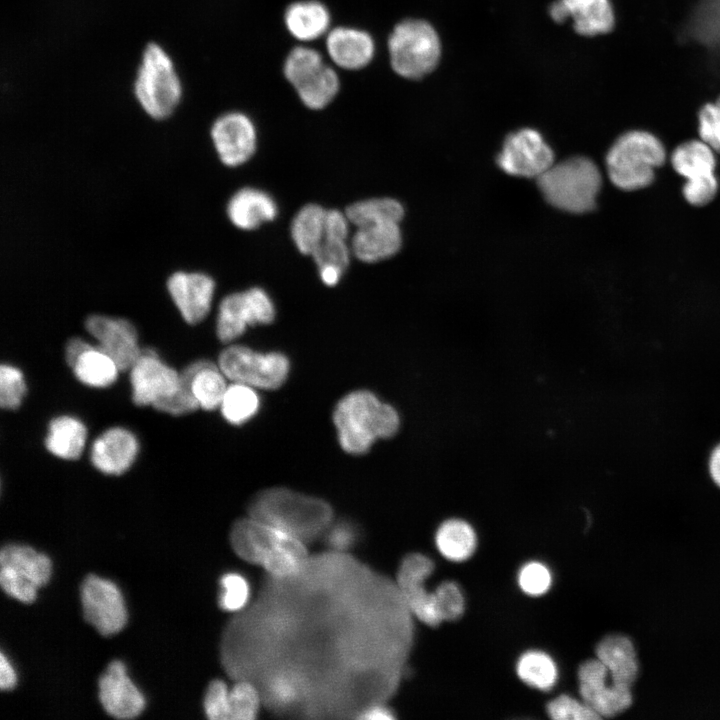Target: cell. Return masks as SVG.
Listing matches in <instances>:
<instances>
[{"instance_id":"cell-1","label":"cell","mask_w":720,"mask_h":720,"mask_svg":"<svg viewBox=\"0 0 720 720\" xmlns=\"http://www.w3.org/2000/svg\"><path fill=\"white\" fill-rule=\"evenodd\" d=\"M231 543L240 557L262 565L276 577L296 576L307 560V550L299 537L255 518L234 525Z\"/></svg>"},{"instance_id":"cell-2","label":"cell","mask_w":720,"mask_h":720,"mask_svg":"<svg viewBox=\"0 0 720 720\" xmlns=\"http://www.w3.org/2000/svg\"><path fill=\"white\" fill-rule=\"evenodd\" d=\"M333 421L342 449L350 454L367 452L376 439L394 436L400 425L394 407L364 390L343 397L335 407Z\"/></svg>"},{"instance_id":"cell-3","label":"cell","mask_w":720,"mask_h":720,"mask_svg":"<svg viewBox=\"0 0 720 720\" xmlns=\"http://www.w3.org/2000/svg\"><path fill=\"white\" fill-rule=\"evenodd\" d=\"M141 109L154 120L170 117L183 97V84L167 50L157 42L144 47L133 81Z\"/></svg>"},{"instance_id":"cell-4","label":"cell","mask_w":720,"mask_h":720,"mask_svg":"<svg viewBox=\"0 0 720 720\" xmlns=\"http://www.w3.org/2000/svg\"><path fill=\"white\" fill-rule=\"evenodd\" d=\"M537 182L552 206L570 213H586L596 206L602 177L592 160L575 156L553 163Z\"/></svg>"},{"instance_id":"cell-5","label":"cell","mask_w":720,"mask_h":720,"mask_svg":"<svg viewBox=\"0 0 720 720\" xmlns=\"http://www.w3.org/2000/svg\"><path fill=\"white\" fill-rule=\"evenodd\" d=\"M250 514L301 539L326 526L332 511L319 499L276 488L258 494L250 505Z\"/></svg>"},{"instance_id":"cell-6","label":"cell","mask_w":720,"mask_h":720,"mask_svg":"<svg viewBox=\"0 0 720 720\" xmlns=\"http://www.w3.org/2000/svg\"><path fill=\"white\" fill-rule=\"evenodd\" d=\"M665 149L653 134L633 130L621 135L606 157L611 182L621 190L634 191L649 186L654 169L665 162Z\"/></svg>"},{"instance_id":"cell-7","label":"cell","mask_w":720,"mask_h":720,"mask_svg":"<svg viewBox=\"0 0 720 720\" xmlns=\"http://www.w3.org/2000/svg\"><path fill=\"white\" fill-rule=\"evenodd\" d=\"M442 46L436 29L423 19L409 18L397 23L388 38L393 71L405 79H420L437 67Z\"/></svg>"},{"instance_id":"cell-8","label":"cell","mask_w":720,"mask_h":720,"mask_svg":"<svg viewBox=\"0 0 720 720\" xmlns=\"http://www.w3.org/2000/svg\"><path fill=\"white\" fill-rule=\"evenodd\" d=\"M0 584L10 597L32 603L37 590L51 576L52 564L48 556L25 545L8 544L0 553Z\"/></svg>"},{"instance_id":"cell-9","label":"cell","mask_w":720,"mask_h":720,"mask_svg":"<svg viewBox=\"0 0 720 720\" xmlns=\"http://www.w3.org/2000/svg\"><path fill=\"white\" fill-rule=\"evenodd\" d=\"M218 367L233 382L276 389L288 376L289 360L282 353L262 354L245 346L231 345L219 355Z\"/></svg>"},{"instance_id":"cell-10","label":"cell","mask_w":720,"mask_h":720,"mask_svg":"<svg viewBox=\"0 0 720 720\" xmlns=\"http://www.w3.org/2000/svg\"><path fill=\"white\" fill-rule=\"evenodd\" d=\"M714 152L702 140H692L680 144L672 153L673 168L687 180L682 191L691 205L708 204L718 191V181L714 174L716 167Z\"/></svg>"},{"instance_id":"cell-11","label":"cell","mask_w":720,"mask_h":720,"mask_svg":"<svg viewBox=\"0 0 720 720\" xmlns=\"http://www.w3.org/2000/svg\"><path fill=\"white\" fill-rule=\"evenodd\" d=\"M275 313L272 299L262 288L231 293L219 304L217 336L223 343H229L240 337L248 326L271 323Z\"/></svg>"},{"instance_id":"cell-12","label":"cell","mask_w":720,"mask_h":720,"mask_svg":"<svg viewBox=\"0 0 720 720\" xmlns=\"http://www.w3.org/2000/svg\"><path fill=\"white\" fill-rule=\"evenodd\" d=\"M553 163L551 147L532 128H523L508 135L497 156V164L504 172L526 178H538Z\"/></svg>"},{"instance_id":"cell-13","label":"cell","mask_w":720,"mask_h":720,"mask_svg":"<svg viewBox=\"0 0 720 720\" xmlns=\"http://www.w3.org/2000/svg\"><path fill=\"white\" fill-rule=\"evenodd\" d=\"M81 603L85 620L104 636L119 632L126 624L123 596L107 579L88 575L81 585Z\"/></svg>"},{"instance_id":"cell-14","label":"cell","mask_w":720,"mask_h":720,"mask_svg":"<svg viewBox=\"0 0 720 720\" xmlns=\"http://www.w3.org/2000/svg\"><path fill=\"white\" fill-rule=\"evenodd\" d=\"M131 397L137 406H154L172 397L180 386V372L152 349L142 352L129 370Z\"/></svg>"},{"instance_id":"cell-15","label":"cell","mask_w":720,"mask_h":720,"mask_svg":"<svg viewBox=\"0 0 720 720\" xmlns=\"http://www.w3.org/2000/svg\"><path fill=\"white\" fill-rule=\"evenodd\" d=\"M578 681L582 701L600 718L614 717L632 705V689L614 684L597 658L588 659L579 666Z\"/></svg>"},{"instance_id":"cell-16","label":"cell","mask_w":720,"mask_h":720,"mask_svg":"<svg viewBox=\"0 0 720 720\" xmlns=\"http://www.w3.org/2000/svg\"><path fill=\"white\" fill-rule=\"evenodd\" d=\"M210 136L220 161L226 166L242 165L255 153L257 131L245 113L231 111L222 114L213 122Z\"/></svg>"},{"instance_id":"cell-17","label":"cell","mask_w":720,"mask_h":720,"mask_svg":"<svg viewBox=\"0 0 720 720\" xmlns=\"http://www.w3.org/2000/svg\"><path fill=\"white\" fill-rule=\"evenodd\" d=\"M85 328L120 371L130 370L142 352L136 327L125 318L93 314L86 318Z\"/></svg>"},{"instance_id":"cell-18","label":"cell","mask_w":720,"mask_h":720,"mask_svg":"<svg viewBox=\"0 0 720 720\" xmlns=\"http://www.w3.org/2000/svg\"><path fill=\"white\" fill-rule=\"evenodd\" d=\"M433 570L434 564L430 558L412 553L403 559L397 575L398 588L410 612L429 626H437L442 622L434 592H428L424 587L425 579Z\"/></svg>"},{"instance_id":"cell-19","label":"cell","mask_w":720,"mask_h":720,"mask_svg":"<svg viewBox=\"0 0 720 720\" xmlns=\"http://www.w3.org/2000/svg\"><path fill=\"white\" fill-rule=\"evenodd\" d=\"M167 290L183 320L195 325L210 312L215 281L203 272L177 271L169 276Z\"/></svg>"},{"instance_id":"cell-20","label":"cell","mask_w":720,"mask_h":720,"mask_svg":"<svg viewBox=\"0 0 720 720\" xmlns=\"http://www.w3.org/2000/svg\"><path fill=\"white\" fill-rule=\"evenodd\" d=\"M99 699L106 712L119 719L134 718L145 707L142 693L118 660L112 661L99 679Z\"/></svg>"},{"instance_id":"cell-21","label":"cell","mask_w":720,"mask_h":720,"mask_svg":"<svg viewBox=\"0 0 720 720\" xmlns=\"http://www.w3.org/2000/svg\"><path fill=\"white\" fill-rule=\"evenodd\" d=\"M139 452L137 437L124 427H111L92 443L90 460L101 473L119 476L130 469Z\"/></svg>"},{"instance_id":"cell-22","label":"cell","mask_w":720,"mask_h":720,"mask_svg":"<svg viewBox=\"0 0 720 720\" xmlns=\"http://www.w3.org/2000/svg\"><path fill=\"white\" fill-rule=\"evenodd\" d=\"M549 15L557 23L571 18L575 32L587 37L606 34L615 24L610 0H556Z\"/></svg>"},{"instance_id":"cell-23","label":"cell","mask_w":720,"mask_h":720,"mask_svg":"<svg viewBox=\"0 0 720 720\" xmlns=\"http://www.w3.org/2000/svg\"><path fill=\"white\" fill-rule=\"evenodd\" d=\"M325 48L333 64L344 70L366 67L375 55L373 37L365 30L338 26L325 36Z\"/></svg>"},{"instance_id":"cell-24","label":"cell","mask_w":720,"mask_h":720,"mask_svg":"<svg viewBox=\"0 0 720 720\" xmlns=\"http://www.w3.org/2000/svg\"><path fill=\"white\" fill-rule=\"evenodd\" d=\"M595 653L614 684L632 689L639 675V660L630 637L609 634L599 641Z\"/></svg>"},{"instance_id":"cell-25","label":"cell","mask_w":720,"mask_h":720,"mask_svg":"<svg viewBox=\"0 0 720 720\" xmlns=\"http://www.w3.org/2000/svg\"><path fill=\"white\" fill-rule=\"evenodd\" d=\"M398 222H384L357 227L352 236V254L362 262L374 263L394 256L402 244Z\"/></svg>"},{"instance_id":"cell-26","label":"cell","mask_w":720,"mask_h":720,"mask_svg":"<svg viewBox=\"0 0 720 720\" xmlns=\"http://www.w3.org/2000/svg\"><path fill=\"white\" fill-rule=\"evenodd\" d=\"M231 223L242 230H254L278 214L275 200L266 192L245 187L235 192L227 204Z\"/></svg>"},{"instance_id":"cell-27","label":"cell","mask_w":720,"mask_h":720,"mask_svg":"<svg viewBox=\"0 0 720 720\" xmlns=\"http://www.w3.org/2000/svg\"><path fill=\"white\" fill-rule=\"evenodd\" d=\"M284 24L295 39L310 42L326 36L331 29V15L322 2L301 0L291 3L286 8Z\"/></svg>"},{"instance_id":"cell-28","label":"cell","mask_w":720,"mask_h":720,"mask_svg":"<svg viewBox=\"0 0 720 720\" xmlns=\"http://www.w3.org/2000/svg\"><path fill=\"white\" fill-rule=\"evenodd\" d=\"M86 440L87 428L80 419L70 415H60L49 422L44 444L53 456L73 461L81 457Z\"/></svg>"},{"instance_id":"cell-29","label":"cell","mask_w":720,"mask_h":720,"mask_svg":"<svg viewBox=\"0 0 720 720\" xmlns=\"http://www.w3.org/2000/svg\"><path fill=\"white\" fill-rule=\"evenodd\" d=\"M76 379L92 388H106L114 384L120 369L113 358L98 345L89 346L71 367Z\"/></svg>"},{"instance_id":"cell-30","label":"cell","mask_w":720,"mask_h":720,"mask_svg":"<svg viewBox=\"0 0 720 720\" xmlns=\"http://www.w3.org/2000/svg\"><path fill=\"white\" fill-rule=\"evenodd\" d=\"M326 213L318 204H307L294 216L291 237L304 255H312L325 238Z\"/></svg>"},{"instance_id":"cell-31","label":"cell","mask_w":720,"mask_h":720,"mask_svg":"<svg viewBox=\"0 0 720 720\" xmlns=\"http://www.w3.org/2000/svg\"><path fill=\"white\" fill-rule=\"evenodd\" d=\"M435 541L439 552L452 561L468 559L476 547L473 528L460 519L443 522L437 530Z\"/></svg>"},{"instance_id":"cell-32","label":"cell","mask_w":720,"mask_h":720,"mask_svg":"<svg viewBox=\"0 0 720 720\" xmlns=\"http://www.w3.org/2000/svg\"><path fill=\"white\" fill-rule=\"evenodd\" d=\"M294 89L306 107L319 110L329 105L337 96L340 79L336 70L326 63Z\"/></svg>"},{"instance_id":"cell-33","label":"cell","mask_w":720,"mask_h":720,"mask_svg":"<svg viewBox=\"0 0 720 720\" xmlns=\"http://www.w3.org/2000/svg\"><path fill=\"white\" fill-rule=\"evenodd\" d=\"M351 224L357 227L398 222L404 216V208L400 202L392 198H372L351 204L345 211Z\"/></svg>"},{"instance_id":"cell-34","label":"cell","mask_w":720,"mask_h":720,"mask_svg":"<svg viewBox=\"0 0 720 720\" xmlns=\"http://www.w3.org/2000/svg\"><path fill=\"white\" fill-rule=\"evenodd\" d=\"M227 387L225 375L216 364L209 360H204L191 384L199 408L207 411L220 407Z\"/></svg>"},{"instance_id":"cell-35","label":"cell","mask_w":720,"mask_h":720,"mask_svg":"<svg viewBox=\"0 0 720 720\" xmlns=\"http://www.w3.org/2000/svg\"><path fill=\"white\" fill-rule=\"evenodd\" d=\"M253 388L236 382L227 387L219 408L228 423L242 425L257 413L260 399Z\"/></svg>"},{"instance_id":"cell-36","label":"cell","mask_w":720,"mask_h":720,"mask_svg":"<svg viewBox=\"0 0 720 720\" xmlns=\"http://www.w3.org/2000/svg\"><path fill=\"white\" fill-rule=\"evenodd\" d=\"M517 674L527 685L549 690L557 680V668L547 654L529 651L523 654L517 663Z\"/></svg>"},{"instance_id":"cell-37","label":"cell","mask_w":720,"mask_h":720,"mask_svg":"<svg viewBox=\"0 0 720 720\" xmlns=\"http://www.w3.org/2000/svg\"><path fill=\"white\" fill-rule=\"evenodd\" d=\"M326 62L322 54L309 46H296L286 56L283 74L295 88L321 69Z\"/></svg>"},{"instance_id":"cell-38","label":"cell","mask_w":720,"mask_h":720,"mask_svg":"<svg viewBox=\"0 0 720 720\" xmlns=\"http://www.w3.org/2000/svg\"><path fill=\"white\" fill-rule=\"evenodd\" d=\"M204 359L188 364L180 372V386L178 391L170 398L156 403L153 408L173 416L192 413L199 408L193 395L191 384L195 373L202 366Z\"/></svg>"},{"instance_id":"cell-39","label":"cell","mask_w":720,"mask_h":720,"mask_svg":"<svg viewBox=\"0 0 720 720\" xmlns=\"http://www.w3.org/2000/svg\"><path fill=\"white\" fill-rule=\"evenodd\" d=\"M27 388L23 372L11 364L0 367V405L5 410L18 409L26 395Z\"/></svg>"},{"instance_id":"cell-40","label":"cell","mask_w":720,"mask_h":720,"mask_svg":"<svg viewBox=\"0 0 720 720\" xmlns=\"http://www.w3.org/2000/svg\"><path fill=\"white\" fill-rule=\"evenodd\" d=\"M229 704V720H252L258 712L259 696L252 684L241 681L230 691Z\"/></svg>"},{"instance_id":"cell-41","label":"cell","mask_w":720,"mask_h":720,"mask_svg":"<svg viewBox=\"0 0 720 720\" xmlns=\"http://www.w3.org/2000/svg\"><path fill=\"white\" fill-rule=\"evenodd\" d=\"M221 593L219 605L225 611H237L247 602L249 585L246 579L237 573H228L220 580Z\"/></svg>"},{"instance_id":"cell-42","label":"cell","mask_w":720,"mask_h":720,"mask_svg":"<svg viewBox=\"0 0 720 720\" xmlns=\"http://www.w3.org/2000/svg\"><path fill=\"white\" fill-rule=\"evenodd\" d=\"M438 614L442 621L459 618L464 611V597L459 586L451 581L442 582L434 591Z\"/></svg>"},{"instance_id":"cell-43","label":"cell","mask_w":720,"mask_h":720,"mask_svg":"<svg viewBox=\"0 0 720 720\" xmlns=\"http://www.w3.org/2000/svg\"><path fill=\"white\" fill-rule=\"evenodd\" d=\"M547 713L555 720H590L600 717L583 701L560 695L547 704Z\"/></svg>"},{"instance_id":"cell-44","label":"cell","mask_w":720,"mask_h":720,"mask_svg":"<svg viewBox=\"0 0 720 720\" xmlns=\"http://www.w3.org/2000/svg\"><path fill=\"white\" fill-rule=\"evenodd\" d=\"M351 254V247L347 240L324 238L311 256L317 267L330 265L345 271L349 265Z\"/></svg>"},{"instance_id":"cell-45","label":"cell","mask_w":720,"mask_h":720,"mask_svg":"<svg viewBox=\"0 0 720 720\" xmlns=\"http://www.w3.org/2000/svg\"><path fill=\"white\" fill-rule=\"evenodd\" d=\"M698 119L701 140L720 153V96L701 108Z\"/></svg>"},{"instance_id":"cell-46","label":"cell","mask_w":720,"mask_h":720,"mask_svg":"<svg viewBox=\"0 0 720 720\" xmlns=\"http://www.w3.org/2000/svg\"><path fill=\"white\" fill-rule=\"evenodd\" d=\"M551 574L546 566L539 562L524 565L518 575L520 588L528 595L544 594L551 585Z\"/></svg>"},{"instance_id":"cell-47","label":"cell","mask_w":720,"mask_h":720,"mask_svg":"<svg viewBox=\"0 0 720 720\" xmlns=\"http://www.w3.org/2000/svg\"><path fill=\"white\" fill-rule=\"evenodd\" d=\"M229 694L230 691L223 681L213 680L209 684L204 698V710L209 719L229 720Z\"/></svg>"},{"instance_id":"cell-48","label":"cell","mask_w":720,"mask_h":720,"mask_svg":"<svg viewBox=\"0 0 720 720\" xmlns=\"http://www.w3.org/2000/svg\"><path fill=\"white\" fill-rule=\"evenodd\" d=\"M300 691V680L295 674L289 672H279L273 675L268 683L270 696L275 702L282 705L294 702Z\"/></svg>"},{"instance_id":"cell-49","label":"cell","mask_w":720,"mask_h":720,"mask_svg":"<svg viewBox=\"0 0 720 720\" xmlns=\"http://www.w3.org/2000/svg\"><path fill=\"white\" fill-rule=\"evenodd\" d=\"M350 221L346 215L336 209L327 210L325 222V238L347 240Z\"/></svg>"},{"instance_id":"cell-50","label":"cell","mask_w":720,"mask_h":720,"mask_svg":"<svg viewBox=\"0 0 720 720\" xmlns=\"http://www.w3.org/2000/svg\"><path fill=\"white\" fill-rule=\"evenodd\" d=\"M355 538L353 528L346 524L336 525L328 535V542L337 549H346L351 546Z\"/></svg>"},{"instance_id":"cell-51","label":"cell","mask_w":720,"mask_h":720,"mask_svg":"<svg viewBox=\"0 0 720 720\" xmlns=\"http://www.w3.org/2000/svg\"><path fill=\"white\" fill-rule=\"evenodd\" d=\"M17 682V676L16 673L9 662V660L6 658V656L1 653L0 655V688L1 690L8 691L15 687Z\"/></svg>"},{"instance_id":"cell-52","label":"cell","mask_w":720,"mask_h":720,"mask_svg":"<svg viewBox=\"0 0 720 720\" xmlns=\"http://www.w3.org/2000/svg\"><path fill=\"white\" fill-rule=\"evenodd\" d=\"M90 343L82 338L74 337L71 338L65 347V361L71 368L77 358L89 347Z\"/></svg>"},{"instance_id":"cell-53","label":"cell","mask_w":720,"mask_h":720,"mask_svg":"<svg viewBox=\"0 0 720 720\" xmlns=\"http://www.w3.org/2000/svg\"><path fill=\"white\" fill-rule=\"evenodd\" d=\"M708 473L713 483L720 488V443L712 449L709 455Z\"/></svg>"},{"instance_id":"cell-54","label":"cell","mask_w":720,"mask_h":720,"mask_svg":"<svg viewBox=\"0 0 720 720\" xmlns=\"http://www.w3.org/2000/svg\"><path fill=\"white\" fill-rule=\"evenodd\" d=\"M318 270H319L320 279L327 286L336 285L339 282V280L341 279L343 273L345 272L338 267L330 266V265L320 266V267H318Z\"/></svg>"},{"instance_id":"cell-55","label":"cell","mask_w":720,"mask_h":720,"mask_svg":"<svg viewBox=\"0 0 720 720\" xmlns=\"http://www.w3.org/2000/svg\"><path fill=\"white\" fill-rule=\"evenodd\" d=\"M359 718L366 720H387L394 719V715L388 708L376 705L363 711L362 714L359 715Z\"/></svg>"}]
</instances>
